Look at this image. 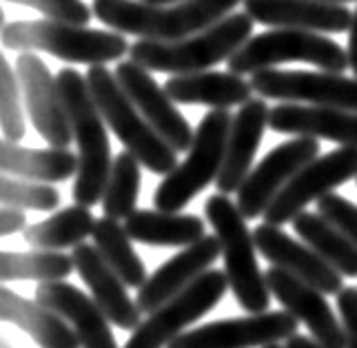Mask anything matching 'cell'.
I'll use <instances>...</instances> for the list:
<instances>
[{
  "label": "cell",
  "mask_w": 357,
  "mask_h": 348,
  "mask_svg": "<svg viewBox=\"0 0 357 348\" xmlns=\"http://www.w3.org/2000/svg\"><path fill=\"white\" fill-rule=\"evenodd\" d=\"M268 116L271 107L262 96L240 105L238 114L231 120L225 162L215 178L220 193H238L242 182L251 173L253 158L262 144L264 129L268 127Z\"/></svg>",
  "instance_id": "20"
},
{
  "label": "cell",
  "mask_w": 357,
  "mask_h": 348,
  "mask_svg": "<svg viewBox=\"0 0 357 348\" xmlns=\"http://www.w3.org/2000/svg\"><path fill=\"white\" fill-rule=\"evenodd\" d=\"M0 169L7 176L38 182H65L78 173V153L63 146L27 149L18 142H0Z\"/></svg>",
  "instance_id": "26"
},
{
  "label": "cell",
  "mask_w": 357,
  "mask_h": 348,
  "mask_svg": "<svg viewBox=\"0 0 357 348\" xmlns=\"http://www.w3.org/2000/svg\"><path fill=\"white\" fill-rule=\"evenodd\" d=\"M93 244L100 251V255L107 259V264L112 266L122 282L131 289H140L146 282V268L140 255L135 253L133 240L127 233L125 225H120L116 218H100L96 220L93 227Z\"/></svg>",
  "instance_id": "30"
},
{
  "label": "cell",
  "mask_w": 357,
  "mask_h": 348,
  "mask_svg": "<svg viewBox=\"0 0 357 348\" xmlns=\"http://www.w3.org/2000/svg\"><path fill=\"white\" fill-rule=\"evenodd\" d=\"M355 180H357V178H355Z\"/></svg>",
  "instance_id": "44"
},
{
  "label": "cell",
  "mask_w": 357,
  "mask_h": 348,
  "mask_svg": "<svg viewBox=\"0 0 357 348\" xmlns=\"http://www.w3.org/2000/svg\"><path fill=\"white\" fill-rule=\"evenodd\" d=\"M76 271L73 257L63 251H47V248H36L27 253L5 251L0 253V278L3 282H20V280H36V282H56L67 280Z\"/></svg>",
  "instance_id": "31"
},
{
  "label": "cell",
  "mask_w": 357,
  "mask_h": 348,
  "mask_svg": "<svg viewBox=\"0 0 357 348\" xmlns=\"http://www.w3.org/2000/svg\"><path fill=\"white\" fill-rule=\"evenodd\" d=\"M233 116L229 109H211L200 120L189 156L178 165L153 193V204L160 211H182L195 195L211 184L225 162L229 129Z\"/></svg>",
  "instance_id": "8"
},
{
  "label": "cell",
  "mask_w": 357,
  "mask_h": 348,
  "mask_svg": "<svg viewBox=\"0 0 357 348\" xmlns=\"http://www.w3.org/2000/svg\"><path fill=\"white\" fill-rule=\"evenodd\" d=\"M262 348H287V346H282V344L273 342V344H266V346H262Z\"/></svg>",
  "instance_id": "42"
},
{
  "label": "cell",
  "mask_w": 357,
  "mask_h": 348,
  "mask_svg": "<svg viewBox=\"0 0 357 348\" xmlns=\"http://www.w3.org/2000/svg\"><path fill=\"white\" fill-rule=\"evenodd\" d=\"M73 264L78 275L87 284L96 304L105 310L114 326L122 331H135L142 324V310L138 302L131 300L127 293V284L118 273L107 264L96 244H78L73 246Z\"/></svg>",
  "instance_id": "19"
},
{
  "label": "cell",
  "mask_w": 357,
  "mask_h": 348,
  "mask_svg": "<svg viewBox=\"0 0 357 348\" xmlns=\"http://www.w3.org/2000/svg\"><path fill=\"white\" fill-rule=\"evenodd\" d=\"M291 225L293 231L344 278H357V246L340 227L322 213H309V211L295 215Z\"/></svg>",
  "instance_id": "28"
},
{
  "label": "cell",
  "mask_w": 357,
  "mask_h": 348,
  "mask_svg": "<svg viewBox=\"0 0 357 348\" xmlns=\"http://www.w3.org/2000/svg\"><path fill=\"white\" fill-rule=\"evenodd\" d=\"M87 82L107 127L127 146V151L140 160L142 167L158 176H167L178 167V151L140 114L129 93L122 89L116 71H109L105 65H91Z\"/></svg>",
  "instance_id": "5"
},
{
  "label": "cell",
  "mask_w": 357,
  "mask_h": 348,
  "mask_svg": "<svg viewBox=\"0 0 357 348\" xmlns=\"http://www.w3.org/2000/svg\"><path fill=\"white\" fill-rule=\"evenodd\" d=\"M116 78L122 89L129 93L133 105L140 109V114L149 120L151 127L176 149L178 153L189 151L195 133L189 120L184 118L174 105V98L167 93L165 86H160L149 69H144L135 60L118 62Z\"/></svg>",
  "instance_id": "15"
},
{
  "label": "cell",
  "mask_w": 357,
  "mask_h": 348,
  "mask_svg": "<svg viewBox=\"0 0 357 348\" xmlns=\"http://www.w3.org/2000/svg\"><path fill=\"white\" fill-rule=\"evenodd\" d=\"M319 153V140L313 135H295L260 160V165L251 169L242 186L238 189V209L246 220L264 215L273 197L284 189V184L304 165H309Z\"/></svg>",
  "instance_id": "13"
},
{
  "label": "cell",
  "mask_w": 357,
  "mask_h": 348,
  "mask_svg": "<svg viewBox=\"0 0 357 348\" xmlns=\"http://www.w3.org/2000/svg\"><path fill=\"white\" fill-rule=\"evenodd\" d=\"M7 3L40 11L43 18L65 20L73 24H87L93 16V9H89L82 0H7Z\"/></svg>",
  "instance_id": "35"
},
{
  "label": "cell",
  "mask_w": 357,
  "mask_h": 348,
  "mask_svg": "<svg viewBox=\"0 0 357 348\" xmlns=\"http://www.w3.org/2000/svg\"><path fill=\"white\" fill-rule=\"evenodd\" d=\"M229 278L225 271H204L187 289L151 310L142 324L133 331L125 348H165L178 335L187 331L211 310L229 291Z\"/></svg>",
  "instance_id": "9"
},
{
  "label": "cell",
  "mask_w": 357,
  "mask_h": 348,
  "mask_svg": "<svg viewBox=\"0 0 357 348\" xmlns=\"http://www.w3.org/2000/svg\"><path fill=\"white\" fill-rule=\"evenodd\" d=\"M167 93L180 105H204L211 109L240 107L251 100L253 86L233 71L176 73L165 82Z\"/></svg>",
  "instance_id": "25"
},
{
  "label": "cell",
  "mask_w": 357,
  "mask_h": 348,
  "mask_svg": "<svg viewBox=\"0 0 357 348\" xmlns=\"http://www.w3.org/2000/svg\"><path fill=\"white\" fill-rule=\"evenodd\" d=\"M249 82L253 91L266 100L357 111V78H347L344 73L268 67L253 71Z\"/></svg>",
  "instance_id": "11"
},
{
  "label": "cell",
  "mask_w": 357,
  "mask_h": 348,
  "mask_svg": "<svg viewBox=\"0 0 357 348\" xmlns=\"http://www.w3.org/2000/svg\"><path fill=\"white\" fill-rule=\"evenodd\" d=\"M144 3H151V5H176V3H182V0H144Z\"/></svg>",
  "instance_id": "41"
},
{
  "label": "cell",
  "mask_w": 357,
  "mask_h": 348,
  "mask_svg": "<svg viewBox=\"0 0 357 348\" xmlns=\"http://www.w3.org/2000/svg\"><path fill=\"white\" fill-rule=\"evenodd\" d=\"M300 319L289 310H264L249 317L211 321L198 328L184 331L167 348H257L289 340L298 333Z\"/></svg>",
  "instance_id": "12"
},
{
  "label": "cell",
  "mask_w": 357,
  "mask_h": 348,
  "mask_svg": "<svg viewBox=\"0 0 357 348\" xmlns=\"http://www.w3.org/2000/svg\"><path fill=\"white\" fill-rule=\"evenodd\" d=\"M0 200H3V206L54 211L60 206V193L49 182L24 180L3 173V180H0Z\"/></svg>",
  "instance_id": "34"
},
{
  "label": "cell",
  "mask_w": 357,
  "mask_h": 348,
  "mask_svg": "<svg viewBox=\"0 0 357 348\" xmlns=\"http://www.w3.org/2000/svg\"><path fill=\"white\" fill-rule=\"evenodd\" d=\"M264 275L275 300L293 317H298L302 324L309 326L311 335L319 344L324 348H347V331L335 317L333 308L328 306L324 297L326 293L280 266H271Z\"/></svg>",
  "instance_id": "16"
},
{
  "label": "cell",
  "mask_w": 357,
  "mask_h": 348,
  "mask_svg": "<svg viewBox=\"0 0 357 348\" xmlns=\"http://www.w3.org/2000/svg\"><path fill=\"white\" fill-rule=\"evenodd\" d=\"M282 62H306L333 73H344V69L351 67L349 52L335 40L326 38V33L291 27H273V31L251 36L238 52L229 56L227 67L242 76L278 67Z\"/></svg>",
  "instance_id": "7"
},
{
  "label": "cell",
  "mask_w": 357,
  "mask_h": 348,
  "mask_svg": "<svg viewBox=\"0 0 357 348\" xmlns=\"http://www.w3.org/2000/svg\"><path fill=\"white\" fill-rule=\"evenodd\" d=\"M242 0H182L151 5L144 0H93L96 18L120 33L149 40H180L222 20Z\"/></svg>",
  "instance_id": "2"
},
{
  "label": "cell",
  "mask_w": 357,
  "mask_h": 348,
  "mask_svg": "<svg viewBox=\"0 0 357 348\" xmlns=\"http://www.w3.org/2000/svg\"><path fill=\"white\" fill-rule=\"evenodd\" d=\"M0 317L18 326L40 348H78L80 338L69 321L38 300H27L7 287L0 289Z\"/></svg>",
  "instance_id": "24"
},
{
  "label": "cell",
  "mask_w": 357,
  "mask_h": 348,
  "mask_svg": "<svg viewBox=\"0 0 357 348\" xmlns=\"http://www.w3.org/2000/svg\"><path fill=\"white\" fill-rule=\"evenodd\" d=\"M24 96L16 67H11L5 56H0V129L5 140L20 142L27 135L24 122Z\"/></svg>",
  "instance_id": "33"
},
{
  "label": "cell",
  "mask_w": 357,
  "mask_h": 348,
  "mask_svg": "<svg viewBox=\"0 0 357 348\" xmlns=\"http://www.w3.org/2000/svg\"><path fill=\"white\" fill-rule=\"evenodd\" d=\"M27 229V218H24V209L16 206H3V213H0V235L7 238V235H14Z\"/></svg>",
  "instance_id": "38"
},
{
  "label": "cell",
  "mask_w": 357,
  "mask_h": 348,
  "mask_svg": "<svg viewBox=\"0 0 357 348\" xmlns=\"http://www.w3.org/2000/svg\"><path fill=\"white\" fill-rule=\"evenodd\" d=\"M5 49L43 52L73 65H107L129 54V40L120 31L87 29L65 20H14L3 22L0 33Z\"/></svg>",
  "instance_id": "3"
},
{
  "label": "cell",
  "mask_w": 357,
  "mask_h": 348,
  "mask_svg": "<svg viewBox=\"0 0 357 348\" xmlns=\"http://www.w3.org/2000/svg\"><path fill=\"white\" fill-rule=\"evenodd\" d=\"M253 18L246 14H229L193 36L180 40H149L140 38L133 43L129 54L131 60L149 71L160 73H193L206 71L218 62L229 60V56L251 38Z\"/></svg>",
  "instance_id": "4"
},
{
  "label": "cell",
  "mask_w": 357,
  "mask_h": 348,
  "mask_svg": "<svg viewBox=\"0 0 357 348\" xmlns=\"http://www.w3.org/2000/svg\"><path fill=\"white\" fill-rule=\"evenodd\" d=\"M324 3H340V5H344V3H353V0H324Z\"/></svg>",
  "instance_id": "43"
},
{
  "label": "cell",
  "mask_w": 357,
  "mask_h": 348,
  "mask_svg": "<svg viewBox=\"0 0 357 348\" xmlns=\"http://www.w3.org/2000/svg\"><path fill=\"white\" fill-rule=\"evenodd\" d=\"M96 218L89 206H67L43 222L22 231L24 242L31 248H47V251H63L69 246H78L93 235Z\"/></svg>",
  "instance_id": "29"
},
{
  "label": "cell",
  "mask_w": 357,
  "mask_h": 348,
  "mask_svg": "<svg viewBox=\"0 0 357 348\" xmlns=\"http://www.w3.org/2000/svg\"><path fill=\"white\" fill-rule=\"evenodd\" d=\"M337 308L344 331H347V348H357V289L344 287L337 293Z\"/></svg>",
  "instance_id": "37"
},
{
  "label": "cell",
  "mask_w": 357,
  "mask_h": 348,
  "mask_svg": "<svg viewBox=\"0 0 357 348\" xmlns=\"http://www.w3.org/2000/svg\"><path fill=\"white\" fill-rule=\"evenodd\" d=\"M140 195V160L131 151H122L114 158L112 176H109L107 189L102 195L105 215L116 220H127Z\"/></svg>",
  "instance_id": "32"
},
{
  "label": "cell",
  "mask_w": 357,
  "mask_h": 348,
  "mask_svg": "<svg viewBox=\"0 0 357 348\" xmlns=\"http://www.w3.org/2000/svg\"><path fill=\"white\" fill-rule=\"evenodd\" d=\"M220 255H222V244H220V238L215 233L204 235L198 242L184 246L178 255L167 259L155 273H151L138 289L135 302H138L140 310L142 313H151L158 306H162L182 289H187L193 280H198L204 271H208V266Z\"/></svg>",
  "instance_id": "18"
},
{
  "label": "cell",
  "mask_w": 357,
  "mask_h": 348,
  "mask_svg": "<svg viewBox=\"0 0 357 348\" xmlns=\"http://www.w3.org/2000/svg\"><path fill=\"white\" fill-rule=\"evenodd\" d=\"M255 246L264 259H268L271 266H280L295 278L309 282L311 287L319 289L326 295H337L344 289V275L331 266L326 259L309 244H302L287 235L275 225H264L255 227L253 231Z\"/></svg>",
  "instance_id": "17"
},
{
  "label": "cell",
  "mask_w": 357,
  "mask_h": 348,
  "mask_svg": "<svg viewBox=\"0 0 357 348\" xmlns=\"http://www.w3.org/2000/svg\"><path fill=\"white\" fill-rule=\"evenodd\" d=\"M56 78L69 116L73 142L78 144V173L76 182H73V200L82 206H93L102 202L114 167L107 120L93 100L87 76L82 78L73 67H63Z\"/></svg>",
  "instance_id": "1"
},
{
  "label": "cell",
  "mask_w": 357,
  "mask_h": 348,
  "mask_svg": "<svg viewBox=\"0 0 357 348\" xmlns=\"http://www.w3.org/2000/svg\"><path fill=\"white\" fill-rule=\"evenodd\" d=\"M204 215L222 244L225 273L238 304L249 313H264L271 304L266 275L255 257V238L246 227V218L227 193H215L204 204Z\"/></svg>",
  "instance_id": "6"
},
{
  "label": "cell",
  "mask_w": 357,
  "mask_h": 348,
  "mask_svg": "<svg viewBox=\"0 0 357 348\" xmlns=\"http://www.w3.org/2000/svg\"><path fill=\"white\" fill-rule=\"evenodd\" d=\"M357 178V146L342 144L335 151L313 158L284 184L273 202L264 211V222L268 225H289L319 197L331 193L344 182Z\"/></svg>",
  "instance_id": "10"
},
{
  "label": "cell",
  "mask_w": 357,
  "mask_h": 348,
  "mask_svg": "<svg viewBox=\"0 0 357 348\" xmlns=\"http://www.w3.org/2000/svg\"><path fill=\"white\" fill-rule=\"evenodd\" d=\"M242 7L255 22L268 27L344 33L353 22L347 5L324 0H242Z\"/></svg>",
  "instance_id": "21"
},
{
  "label": "cell",
  "mask_w": 357,
  "mask_h": 348,
  "mask_svg": "<svg viewBox=\"0 0 357 348\" xmlns=\"http://www.w3.org/2000/svg\"><path fill=\"white\" fill-rule=\"evenodd\" d=\"M33 297L69 321L78 333L82 348H118L114 333L109 328L112 321L105 315V310L78 287L65 280L40 282Z\"/></svg>",
  "instance_id": "22"
},
{
  "label": "cell",
  "mask_w": 357,
  "mask_h": 348,
  "mask_svg": "<svg viewBox=\"0 0 357 348\" xmlns=\"http://www.w3.org/2000/svg\"><path fill=\"white\" fill-rule=\"evenodd\" d=\"M287 348H324L322 344H319L315 338L309 340V338H302V335H291V338L287 340Z\"/></svg>",
  "instance_id": "40"
},
{
  "label": "cell",
  "mask_w": 357,
  "mask_h": 348,
  "mask_svg": "<svg viewBox=\"0 0 357 348\" xmlns=\"http://www.w3.org/2000/svg\"><path fill=\"white\" fill-rule=\"evenodd\" d=\"M268 127L289 135H313L337 144L357 146V111L302 103H280L271 109Z\"/></svg>",
  "instance_id": "23"
},
{
  "label": "cell",
  "mask_w": 357,
  "mask_h": 348,
  "mask_svg": "<svg viewBox=\"0 0 357 348\" xmlns=\"http://www.w3.org/2000/svg\"><path fill=\"white\" fill-rule=\"evenodd\" d=\"M317 213H322L335 227H340L357 246V204L331 191L317 200Z\"/></svg>",
  "instance_id": "36"
},
{
  "label": "cell",
  "mask_w": 357,
  "mask_h": 348,
  "mask_svg": "<svg viewBox=\"0 0 357 348\" xmlns=\"http://www.w3.org/2000/svg\"><path fill=\"white\" fill-rule=\"evenodd\" d=\"M347 52H349V65H351L355 78H357V9L353 11V22H351V29H349V47H347Z\"/></svg>",
  "instance_id": "39"
},
{
  "label": "cell",
  "mask_w": 357,
  "mask_h": 348,
  "mask_svg": "<svg viewBox=\"0 0 357 348\" xmlns=\"http://www.w3.org/2000/svg\"><path fill=\"white\" fill-rule=\"evenodd\" d=\"M125 229L133 242L149 246H189L204 238V222L198 215L180 211L135 209L125 220Z\"/></svg>",
  "instance_id": "27"
},
{
  "label": "cell",
  "mask_w": 357,
  "mask_h": 348,
  "mask_svg": "<svg viewBox=\"0 0 357 348\" xmlns=\"http://www.w3.org/2000/svg\"><path fill=\"white\" fill-rule=\"evenodd\" d=\"M16 73L33 129L43 135L49 146L67 149L73 142V133L58 78L52 76L38 52H20L16 60Z\"/></svg>",
  "instance_id": "14"
}]
</instances>
